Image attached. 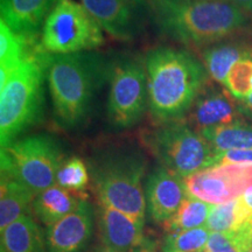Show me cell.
Wrapping results in <instances>:
<instances>
[{"mask_svg": "<svg viewBox=\"0 0 252 252\" xmlns=\"http://www.w3.org/2000/svg\"><path fill=\"white\" fill-rule=\"evenodd\" d=\"M111 67L112 62L91 50L53 55L47 81L60 127L76 130L88 121Z\"/></svg>", "mask_w": 252, "mask_h": 252, "instance_id": "1", "label": "cell"}, {"mask_svg": "<svg viewBox=\"0 0 252 252\" xmlns=\"http://www.w3.org/2000/svg\"><path fill=\"white\" fill-rule=\"evenodd\" d=\"M145 68L149 109L157 121H180L204 89L208 72L202 62L184 49L159 47L147 53Z\"/></svg>", "mask_w": 252, "mask_h": 252, "instance_id": "2", "label": "cell"}, {"mask_svg": "<svg viewBox=\"0 0 252 252\" xmlns=\"http://www.w3.org/2000/svg\"><path fill=\"white\" fill-rule=\"evenodd\" d=\"M147 4L160 32L185 45L220 42L248 24L245 12L226 0H158Z\"/></svg>", "mask_w": 252, "mask_h": 252, "instance_id": "3", "label": "cell"}, {"mask_svg": "<svg viewBox=\"0 0 252 252\" xmlns=\"http://www.w3.org/2000/svg\"><path fill=\"white\" fill-rule=\"evenodd\" d=\"M53 55L43 45L25 59L0 88V143L1 149L19 139L43 116L47 78Z\"/></svg>", "mask_w": 252, "mask_h": 252, "instance_id": "4", "label": "cell"}, {"mask_svg": "<svg viewBox=\"0 0 252 252\" xmlns=\"http://www.w3.org/2000/svg\"><path fill=\"white\" fill-rule=\"evenodd\" d=\"M146 159L140 151L116 147L102 151L90 161V175L99 202L145 219L144 178Z\"/></svg>", "mask_w": 252, "mask_h": 252, "instance_id": "5", "label": "cell"}, {"mask_svg": "<svg viewBox=\"0 0 252 252\" xmlns=\"http://www.w3.org/2000/svg\"><path fill=\"white\" fill-rule=\"evenodd\" d=\"M63 161L58 140L48 134L27 135L1 149V176L19 181L36 196L56 184Z\"/></svg>", "mask_w": 252, "mask_h": 252, "instance_id": "6", "label": "cell"}, {"mask_svg": "<svg viewBox=\"0 0 252 252\" xmlns=\"http://www.w3.org/2000/svg\"><path fill=\"white\" fill-rule=\"evenodd\" d=\"M146 139L161 165L184 179L219 163V154L206 138L180 121L163 123Z\"/></svg>", "mask_w": 252, "mask_h": 252, "instance_id": "7", "label": "cell"}, {"mask_svg": "<svg viewBox=\"0 0 252 252\" xmlns=\"http://www.w3.org/2000/svg\"><path fill=\"white\" fill-rule=\"evenodd\" d=\"M102 31L83 5L58 0L43 24L41 41L52 55L90 52L104 43Z\"/></svg>", "mask_w": 252, "mask_h": 252, "instance_id": "8", "label": "cell"}, {"mask_svg": "<svg viewBox=\"0 0 252 252\" xmlns=\"http://www.w3.org/2000/svg\"><path fill=\"white\" fill-rule=\"evenodd\" d=\"M108 121L116 130H125L140 121L149 106L146 68L138 60L112 62L110 72Z\"/></svg>", "mask_w": 252, "mask_h": 252, "instance_id": "9", "label": "cell"}, {"mask_svg": "<svg viewBox=\"0 0 252 252\" xmlns=\"http://www.w3.org/2000/svg\"><path fill=\"white\" fill-rule=\"evenodd\" d=\"M188 195L222 204L241 197L252 186V163H220L185 179Z\"/></svg>", "mask_w": 252, "mask_h": 252, "instance_id": "10", "label": "cell"}, {"mask_svg": "<svg viewBox=\"0 0 252 252\" xmlns=\"http://www.w3.org/2000/svg\"><path fill=\"white\" fill-rule=\"evenodd\" d=\"M147 0H81L106 33L118 40H133L145 28Z\"/></svg>", "mask_w": 252, "mask_h": 252, "instance_id": "11", "label": "cell"}, {"mask_svg": "<svg viewBox=\"0 0 252 252\" xmlns=\"http://www.w3.org/2000/svg\"><path fill=\"white\" fill-rule=\"evenodd\" d=\"M94 229V209L89 201L80 200L74 212L47 226L48 252H84Z\"/></svg>", "mask_w": 252, "mask_h": 252, "instance_id": "12", "label": "cell"}, {"mask_svg": "<svg viewBox=\"0 0 252 252\" xmlns=\"http://www.w3.org/2000/svg\"><path fill=\"white\" fill-rule=\"evenodd\" d=\"M188 196L185 179L162 165L147 176L145 184L146 212L159 224H165Z\"/></svg>", "mask_w": 252, "mask_h": 252, "instance_id": "13", "label": "cell"}, {"mask_svg": "<svg viewBox=\"0 0 252 252\" xmlns=\"http://www.w3.org/2000/svg\"><path fill=\"white\" fill-rule=\"evenodd\" d=\"M243 109L226 90L203 89L189 111V123L197 132L231 124L242 118Z\"/></svg>", "mask_w": 252, "mask_h": 252, "instance_id": "14", "label": "cell"}, {"mask_svg": "<svg viewBox=\"0 0 252 252\" xmlns=\"http://www.w3.org/2000/svg\"><path fill=\"white\" fill-rule=\"evenodd\" d=\"M145 219L132 216L100 203L98 226L102 244L122 252H132L144 241Z\"/></svg>", "mask_w": 252, "mask_h": 252, "instance_id": "15", "label": "cell"}, {"mask_svg": "<svg viewBox=\"0 0 252 252\" xmlns=\"http://www.w3.org/2000/svg\"><path fill=\"white\" fill-rule=\"evenodd\" d=\"M58 0H1V21L14 33L36 35Z\"/></svg>", "mask_w": 252, "mask_h": 252, "instance_id": "16", "label": "cell"}, {"mask_svg": "<svg viewBox=\"0 0 252 252\" xmlns=\"http://www.w3.org/2000/svg\"><path fill=\"white\" fill-rule=\"evenodd\" d=\"M1 252H48L46 236L32 215L21 217L0 234Z\"/></svg>", "mask_w": 252, "mask_h": 252, "instance_id": "17", "label": "cell"}, {"mask_svg": "<svg viewBox=\"0 0 252 252\" xmlns=\"http://www.w3.org/2000/svg\"><path fill=\"white\" fill-rule=\"evenodd\" d=\"M35 195L14 179L1 176L0 194V230L21 217L32 215Z\"/></svg>", "mask_w": 252, "mask_h": 252, "instance_id": "18", "label": "cell"}, {"mask_svg": "<svg viewBox=\"0 0 252 252\" xmlns=\"http://www.w3.org/2000/svg\"><path fill=\"white\" fill-rule=\"evenodd\" d=\"M80 200L71 191L54 185L37 194L33 202V214L39 222L49 226L74 212Z\"/></svg>", "mask_w": 252, "mask_h": 252, "instance_id": "19", "label": "cell"}, {"mask_svg": "<svg viewBox=\"0 0 252 252\" xmlns=\"http://www.w3.org/2000/svg\"><path fill=\"white\" fill-rule=\"evenodd\" d=\"M217 154L231 150H252V123L241 118L231 124L201 132Z\"/></svg>", "mask_w": 252, "mask_h": 252, "instance_id": "20", "label": "cell"}, {"mask_svg": "<svg viewBox=\"0 0 252 252\" xmlns=\"http://www.w3.org/2000/svg\"><path fill=\"white\" fill-rule=\"evenodd\" d=\"M206 226L210 232L242 231L252 226V213L238 197L230 202L214 206Z\"/></svg>", "mask_w": 252, "mask_h": 252, "instance_id": "21", "label": "cell"}, {"mask_svg": "<svg viewBox=\"0 0 252 252\" xmlns=\"http://www.w3.org/2000/svg\"><path fill=\"white\" fill-rule=\"evenodd\" d=\"M250 52L239 43H216L203 53V64L208 75L217 83L225 86L226 77L232 65Z\"/></svg>", "mask_w": 252, "mask_h": 252, "instance_id": "22", "label": "cell"}, {"mask_svg": "<svg viewBox=\"0 0 252 252\" xmlns=\"http://www.w3.org/2000/svg\"><path fill=\"white\" fill-rule=\"evenodd\" d=\"M214 204L207 203L188 195L171 220L163 224L168 232L182 231L200 228L207 224L208 217L212 213Z\"/></svg>", "mask_w": 252, "mask_h": 252, "instance_id": "23", "label": "cell"}, {"mask_svg": "<svg viewBox=\"0 0 252 252\" xmlns=\"http://www.w3.org/2000/svg\"><path fill=\"white\" fill-rule=\"evenodd\" d=\"M212 232L206 225L190 230L168 232L163 238L162 252H206Z\"/></svg>", "mask_w": 252, "mask_h": 252, "instance_id": "24", "label": "cell"}, {"mask_svg": "<svg viewBox=\"0 0 252 252\" xmlns=\"http://www.w3.org/2000/svg\"><path fill=\"white\" fill-rule=\"evenodd\" d=\"M225 87L237 99H244L252 93V50L232 65Z\"/></svg>", "mask_w": 252, "mask_h": 252, "instance_id": "25", "label": "cell"}, {"mask_svg": "<svg viewBox=\"0 0 252 252\" xmlns=\"http://www.w3.org/2000/svg\"><path fill=\"white\" fill-rule=\"evenodd\" d=\"M89 169L80 158L64 160L56 174V185L69 191H82L89 184Z\"/></svg>", "mask_w": 252, "mask_h": 252, "instance_id": "26", "label": "cell"}, {"mask_svg": "<svg viewBox=\"0 0 252 252\" xmlns=\"http://www.w3.org/2000/svg\"><path fill=\"white\" fill-rule=\"evenodd\" d=\"M252 241V226L236 232H212L206 252H247Z\"/></svg>", "mask_w": 252, "mask_h": 252, "instance_id": "27", "label": "cell"}, {"mask_svg": "<svg viewBox=\"0 0 252 252\" xmlns=\"http://www.w3.org/2000/svg\"><path fill=\"white\" fill-rule=\"evenodd\" d=\"M252 163V150H231L219 154V163Z\"/></svg>", "mask_w": 252, "mask_h": 252, "instance_id": "28", "label": "cell"}, {"mask_svg": "<svg viewBox=\"0 0 252 252\" xmlns=\"http://www.w3.org/2000/svg\"><path fill=\"white\" fill-rule=\"evenodd\" d=\"M244 12H252V0H226Z\"/></svg>", "mask_w": 252, "mask_h": 252, "instance_id": "29", "label": "cell"}, {"mask_svg": "<svg viewBox=\"0 0 252 252\" xmlns=\"http://www.w3.org/2000/svg\"><path fill=\"white\" fill-rule=\"evenodd\" d=\"M241 200L244 203V206L252 213V186L244 191L243 195L241 196Z\"/></svg>", "mask_w": 252, "mask_h": 252, "instance_id": "30", "label": "cell"}, {"mask_svg": "<svg viewBox=\"0 0 252 252\" xmlns=\"http://www.w3.org/2000/svg\"><path fill=\"white\" fill-rule=\"evenodd\" d=\"M241 102L243 104V109L247 110L249 115L252 116V93L244 99H241Z\"/></svg>", "mask_w": 252, "mask_h": 252, "instance_id": "31", "label": "cell"}, {"mask_svg": "<svg viewBox=\"0 0 252 252\" xmlns=\"http://www.w3.org/2000/svg\"><path fill=\"white\" fill-rule=\"evenodd\" d=\"M94 252H122V251H117V250H115V249H111V248L106 247V245L102 244L99 248H97Z\"/></svg>", "mask_w": 252, "mask_h": 252, "instance_id": "32", "label": "cell"}, {"mask_svg": "<svg viewBox=\"0 0 252 252\" xmlns=\"http://www.w3.org/2000/svg\"><path fill=\"white\" fill-rule=\"evenodd\" d=\"M247 252H252V241H251V243L249 244V247L247 249Z\"/></svg>", "mask_w": 252, "mask_h": 252, "instance_id": "33", "label": "cell"}, {"mask_svg": "<svg viewBox=\"0 0 252 252\" xmlns=\"http://www.w3.org/2000/svg\"><path fill=\"white\" fill-rule=\"evenodd\" d=\"M151 1H158V0H147V2H151Z\"/></svg>", "mask_w": 252, "mask_h": 252, "instance_id": "34", "label": "cell"}]
</instances>
